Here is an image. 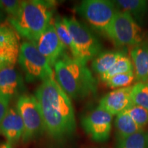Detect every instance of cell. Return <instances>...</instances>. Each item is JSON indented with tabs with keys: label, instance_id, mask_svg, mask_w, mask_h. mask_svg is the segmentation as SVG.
<instances>
[{
	"label": "cell",
	"instance_id": "d4e9b609",
	"mask_svg": "<svg viewBox=\"0 0 148 148\" xmlns=\"http://www.w3.org/2000/svg\"><path fill=\"white\" fill-rule=\"evenodd\" d=\"M23 1L18 0H0V10L13 17L17 14Z\"/></svg>",
	"mask_w": 148,
	"mask_h": 148
},
{
	"label": "cell",
	"instance_id": "4fadbf2b",
	"mask_svg": "<svg viewBox=\"0 0 148 148\" xmlns=\"http://www.w3.org/2000/svg\"><path fill=\"white\" fill-rule=\"evenodd\" d=\"M23 131L24 125L21 115L16 106L10 107L0 126V133L7 142L12 144L22 139Z\"/></svg>",
	"mask_w": 148,
	"mask_h": 148
},
{
	"label": "cell",
	"instance_id": "8fae6325",
	"mask_svg": "<svg viewBox=\"0 0 148 148\" xmlns=\"http://www.w3.org/2000/svg\"><path fill=\"white\" fill-rule=\"evenodd\" d=\"M133 104L132 86H128L109 92L100 99L99 106L114 116L128 110Z\"/></svg>",
	"mask_w": 148,
	"mask_h": 148
},
{
	"label": "cell",
	"instance_id": "ffe728a7",
	"mask_svg": "<svg viewBox=\"0 0 148 148\" xmlns=\"http://www.w3.org/2000/svg\"><path fill=\"white\" fill-rule=\"evenodd\" d=\"M131 71H134V65L130 59L124 54L116 60L114 65L108 71L99 76L101 80L106 82L114 75Z\"/></svg>",
	"mask_w": 148,
	"mask_h": 148
},
{
	"label": "cell",
	"instance_id": "9a60e30c",
	"mask_svg": "<svg viewBox=\"0 0 148 148\" xmlns=\"http://www.w3.org/2000/svg\"><path fill=\"white\" fill-rule=\"evenodd\" d=\"M131 58L138 82H148V42L134 46L131 50Z\"/></svg>",
	"mask_w": 148,
	"mask_h": 148
},
{
	"label": "cell",
	"instance_id": "7402d4cb",
	"mask_svg": "<svg viewBox=\"0 0 148 148\" xmlns=\"http://www.w3.org/2000/svg\"><path fill=\"white\" fill-rule=\"evenodd\" d=\"M132 98L134 105L148 110V82H138L132 86Z\"/></svg>",
	"mask_w": 148,
	"mask_h": 148
},
{
	"label": "cell",
	"instance_id": "7c38bea8",
	"mask_svg": "<svg viewBox=\"0 0 148 148\" xmlns=\"http://www.w3.org/2000/svg\"><path fill=\"white\" fill-rule=\"evenodd\" d=\"M17 32L9 23L0 25V56L14 66L20 50Z\"/></svg>",
	"mask_w": 148,
	"mask_h": 148
},
{
	"label": "cell",
	"instance_id": "4316f807",
	"mask_svg": "<svg viewBox=\"0 0 148 148\" xmlns=\"http://www.w3.org/2000/svg\"><path fill=\"white\" fill-rule=\"evenodd\" d=\"M14 66L12 64H10L8 61H7L5 59L3 58L2 57L0 56V70L3 69V68L7 67V66Z\"/></svg>",
	"mask_w": 148,
	"mask_h": 148
},
{
	"label": "cell",
	"instance_id": "5bb4252c",
	"mask_svg": "<svg viewBox=\"0 0 148 148\" xmlns=\"http://www.w3.org/2000/svg\"><path fill=\"white\" fill-rule=\"evenodd\" d=\"M23 86V79L14 66L0 70V93L11 99L17 95Z\"/></svg>",
	"mask_w": 148,
	"mask_h": 148
},
{
	"label": "cell",
	"instance_id": "83f0119b",
	"mask_svg": "<svg viewBox=\"0 0 148 148\" xmlns=\"http://www.w3.org/2000/svg\"><path fill=\"white\" fill-rule=\"evenodd\" d=\"M0 148H12V145L8 142H5L0 144Z\"/></svg>",
	"mask_w": 148,
	"mask_h": 148
},
{
	"label": "cell",
	"instance_id": "7a4b0ae2",
	"mask_svg": "<svg viewBox=\"0 0 148 148\" xmlns=\"http://www.w3.org/2000/svg\"><path fill=\"white\" fill-rule=\"evenodd\" d=\"M53 67L56 79L72 99H84L97 91V82L86 64L64 53Z\"/></svg>",
	"mask_w": 148,
	"mask_h": 148
},
{
	"label": "cell",
	"instance_id": "d6986e66",
	"mask_svg": "<svg viewBox=\"0 0 148 148\" xmlns=\"http://www.w3.org/2000/svg\"><path fill=\"white\" fill-rule=\"evenodd\" d=\"M116 148H148V131L141 130L126 137L117 138Z\"/></svg>",
	"mask_w": 148,
	"mask_h": 148
},
{
	"label": "cell",
	"instance_id": "ac0fdd59",
	"mask_svg": "<svg viewBox=\"0 0 148 148\" xmlns=\"http://www.w3.org/2000/svg\"><path fill=\"white\" fill-rule=\"evenodd\" d=\"M116 138L126 137L141 130L132 119L127 110L117 114L114 121Z\"/></svg>",
	"mask_w": 148,
	"mask_h": 148
},
{
	"label": "cell",
	"instance_id": "ba28073f",
	"mask_svg": "<svg viewBox=\"0 0 148 148\" xmlns=\"http://www.w3.org/2000/svg\"><path fill=\"white\" fill-rule=\"evenodd\" d=\"M76 10L93 28L105 33L118 11L114 1L108 0H85Z\"/></svg>",
	"mask_w": 148,
	"mask_h": 148
},
{
	"label": "cell",
	"instance_id": "277c9868",
	"mask_svg": "<svg viewBox=\"0 0 148 148\" xmlns=\"http://www.w3.org/2000/svg\"><path fill=\"white\" fill-rule=\"evenodd\" d=\"M64 19L73 38L72 57L81 63L86 64L101 53V43L88 27L75 17H64Z\"/></svg>",
	"mask_w": 148,
	"mask_h": 148
},
{
	"label": "cell",
	"instance_id": "484cf974",
	"mask_svg": "<svg viewBox=\"0 0 148 148\" xmlns=\"http://www.w3.org/2000/svg\"><path fill=\"white\" fill-rule=\"evenodd\" d=\"M10 101V98L0 93V126L10 108L9 107Z\"/></svg>",
	"mask_w": 148,
	"mask_h": 148
},
{
	"label": "cell",
	"instance_id": "8992f818",
	"mask_svg": "<svg viewBox=\"0 0 148 148\" xmlns=\"http://www.w3.org/2000/svg\"><path fill=\"white\" fill-rule=\"evenodd\" d=\"M106 34L116 47L136 46L143 42V30L130 14L118 10Z\"/></svg>",
	"mask_w": 148,
	"mask_h": 148
},
{
	"label": "cell",
	"instance_id": "5b68a950",
	"mask_svg": "<svg viewBox=\"0 0 148 148\" xmlns=\"http://www.w3.org/2000/svg\"><path fill=\"white\" fill-rule=\"evenodd\" d=\"M18 62L29 82L55 78L54 71L47 59L32 42L24 41L20 46Z\"/></svg>",
	"mask_w": 148,
	"mask_h": 148
},
{
	"label": "cell",
	"instance_id": "30bf717a",
	"mask_svg": "<svg viewBox=\"0 0 148 148\" xmlns=\"http://www.w3.org/2000/svg\"><path fill=\"white\" fill-rule=\"evenodd\" d=\"M32 42L51 66H54L56 62L65 53L66 47L59 38L53 21L42 34Z\"/></svg>",
	"mask_w": 148,
	"mask_h": 148
},
{
	"label": "cell",
	"instance_id": "3957f363",
	"mask_svg": "<svg viewBox=\"0 0 148 148\" xmlns=\"http://www.w3.org/2000/svg\"><path fill=\"white\" fill-rule=\"evenodd\" d=\"M55 8L53 1H23L17 14L8 18V23L19 36L33 42L52 22Z\"/></svg>",
	"mask_w": 148,
	"mask_h": 148
},
{
	"label": "cell",
	"instance_id": "52a82bcc",
	"mask_svg": "<svg viewBox=\"0 0 148 148\" xmlns=\"http://www.w3.org/2000/svg\"><path fill=\"white\" fill-rule=\"evenodd\" d=\"M16 108L24 125L22 140L27 143L45 131V123L39 103L35 96L23 95L18 97Z\"/></svg>",
	"mask_w": 148,
	"mask_h": 148
},
{
	"label": "cell",
	"instance_id": "f1b7e54d",
	"mask_svg": "<svg viewBox=\"0 0 148 148\" xmlns=\"http://www.w3.org/2000/svg\"><path fill=\"white\" fill-rule=\"evenodd\" d=\"M5 16L3 14V12L1 10H0V25L5 23Z\"/></svg>",
	"mask_w": 148,
	"mask_h": 148
},
{
	"label": "cell",
	"instance_id": "603a6c76",
	"mask_svg": "<svg viewBox=\"0 0 148 148\" xmlns=\"http://www.w3.org/2000/svg\"><path fill=\"white\" fill-rule=\"evenodd\" d=\"M135 74L134 71H131L126 73L117 74L110 77L106 82L107 86L110 88H121L128 87L134 81Z\"/></svg>",
	"mask_w": 148,
	"mask_h": 148
},
{
	"label": "cell",
	"instance_id": "9c48e42d",
	"mask_svg": "<svg viewBox=\"0 0 148 148\" xmlns=\"http://www.w3.org/2000/svg\"><path fill=\"white\" fill-rule=\"evenodd\" d=\"M112 116L98 106L83 116L82 125L92 140L99 143L106 141L112 129Z\"/></svg>",
	"mask_w": 148,
	"mask_h": 148
},
{
	"label": "cell",
	"instance_id": "e0dca14e",
	"mask_svg": "<svg viewBox=\"0 0 148 148\" xmlns=\"http://www.w3.org/2000/svg\"><path fill=\"white\" fill-rule=\"evenodd\" d=\"M125 54L121 51H107L98 54L92 62V69L99 75L105 73L114 65L120 57Z\"/></svg>",
	"mask_w": 148,
	"mask_h": 148
},
{
	"label": "cell",
	"instance_id": "cb8c5ba5",
	"mask_svg": "<svg viewBox=\"0 0 148 148\" xmlns=\"http://www.w3.org/2000/svg\"><path fill=\"white\" fill-rule=\"evenodd\" d=\"M127 112L140 130L148 124V110L146 108L133 104Z\"/></svg>",
	"mask_w": 148,
	"mask_h": 148
},
{
	"label": "cell",
	"instance_id": "2e32d148",
	"mask_svg": "<svg viewBox=\"0 0 148 148\" xmlns=\"http://www.w3.org/2000/svg\"><path fill=\"white\" fill-rule=\"evenodd\" d=\"M118 10L130 14L136 21H140L148 11V2L145 0H117L114 1Z\"/></svg>",
	"mask_w": 148,
	"mask_h": 148
},
{
	"label": "cell",
	"instance_id": "6da1fadb",
	"mask_svg": "<svg viewBox=\"0 0 148 148\" xmlns=\"http://www.w3.org/2000/svg\"><path fill=\"white\" fill-rule=\"evenodd\" d=\"M35 97L39 103L45 131L51 136L60 139L75 132L76 123L73 104L56 78L42 82Z\"/></svg>",
	"mask_w": 148,
	"mask_h": 148
},
{
	"label": "cell",
	"instance_id": "44dd1931",
	"mask_svg": "<svg viewBox=\"0 0 148 148\" xmlns=\"http://www.w3.org/2000/svg\"><path fill=\"white\" fill-rule=\"evenodd\" d=\"M53 23L57 34H58L61 42L63 43L66 49H69L71 53L73 49V38H72L69 27L64 21V17L62 18L60 16H57L53 21Z\"/></svg>",
	"mask_w": 148,
	"mask_h": 148
}]
</instances>
